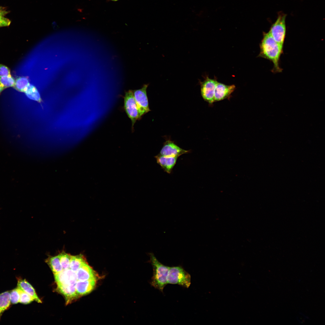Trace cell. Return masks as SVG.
Returning <instances> with one entry per match:
<instances>
[{
	"label": "cell",
	"mask_w": 325,
	"mask_h": 325,
	"mask_svg": "<svg viewBox=\"0 0 325 325\" xmlns=\"http://www.w3.org/2000/svg\"><path fill=\"white\" fill-rule=\"evenodd\" d=\"M259 46L260 52L258 57L268 59L273 63V73L281 72L282 69L280 66V61L283 46L276 42L268 32H263Z\"/></svg>",
	"instance_id": "cell-1"
},
{
	"label": "cell",
	"mask_w": 325,
	"mask_h": 325,
	"mask_svg": "<svg viewBox=\"0 0 325 325\" xmlns=\"http://www.w3.org/2000/svg\"><path fill=\"white\" fill-rule=\"evenodd\" d=\"M149 255L150 262L153 271L150 284L155 288L163 292L164 287L168 284L167 277L170 267L159 262L153 253H150Z\"/></svg>",
	"instance_id": "cell-2"
},
{
	"label": "cell",
	"mask_w": 325,
	"mask_h": 325,
	"mask_svg": "<svg viewBox=\"0 0 325 325\" xmlns=\"http://www.w3.org/2000/svg\"><path fill=\"white\" fill-rule=\"evenodd\" d=\"M168 284H178L188 288L191 284V276L181 266L170 267L167 277Z\"/></svg>",
	"instance_id": "cell-3"
},
{
	"label": "cell",
	"mask_w": 325,
	"mask_h": 325,
	"mask_svg": "<svg viewBox=\"0 0 325 325\" xmlns=\"http://www.w3.org/2000/svg\"><path fill=\"white\" fill-rule=\"evenodd\" d=\"M286 15L280 13L275 21L271 25L268 32L274 40L283 46L286 33Z\"/></svg>",
	"instance_id": "cell-4"
},
{
	"label": "cell",
	"mask_w": 325,
	"mask_h": 325,
	"mask_svg": "<svg viewBox=\"0 0 325 325\" xmlns=\"http://www.w3.org/2000/svg\"><path fill=\"white\" fill-rule=\"evenodd\" d=\"M124 99V109L131 121L132 131L134 130V126L136 122L141 118L134 97L132 90H129L126 91Z\"/></svg>",
	"instance_id": "cell-5"
},
{
	"label": "cell",
	"mask_w": 325,
	"mask_h": 325,
	"mask_svg": "<svg viewBox=\"0 0 325 325\" xmlns=\"http://www.w3.org/2000/svg\"><path fill=\"white\" fill-rule=\"evenodd\" d=\"M148 85V84H145L140 89L132 90L134 97L141 117L150 111L147 94V89Z\"/></svg>",
	"instance_id": "cell-6"
},
{
	"label": "cell",
	"mask_w": 325,
	"mask_h": 325,
	"mask_svg": "<svg viewBox=\"0 0 325 325\" xmlns=\"http://www.w3.org/2000/svg\"><path fill=\"white\" fill-rule=\"evenodd\" d=\"M218 82L216 79H211L207 76L203 81L200 82L202 96L205 101L210 104L215 102V91Z\"/></svg>",
	"instance_id": "cell-7"
},
{
	"label": "cell",
	"mask_w": 325,
	"mask_h": 325,
	"mask_svg": "<svg viewBox=\"0 0 325 325\" xmlns=\"http://www.w3.org/2000/svg\"><path fill=\"white\" fill-rule=\"evenodd\" d=\"M190 152V150L183 149L175 144L170 140H166L159 155L167 156H175L178 157L181 155Z\"/></svg>",
	"instance_id": "cell-8"
},
{
	"label": "cell",
	"mask_w": 325,
	"mask_h": 325,
	"mask_svg": "<svg viewBox=\"0 0 325 325\" xmlns=\"http://www.w3.org/2000/svg\"><path fill=\"white\" fill-rule=\"evenodd\" d=\"M77 280L57 286V289L64 296L66 304H68L78 297L76 294V285Z\"/></svg>",
	"instance_id": "cell-9"
},
{
	"label": "cell",
	"mask_w": 325,
	"mask_h": 325,
	"mask_svg": "<svg viewBox=\"0 0 325 325\" xmlns=\"http://www.w3.org/2000/svg\"><path fill=\"white\" fill-rule=\"evenodd\" d=\"M235 88L234 85H227L218 82L215 91V102L229 99Z\"/></svg>",
	"instance_id": "cell-10"
},
{
	"label": "cell",
	"mask_w": 325,
	"mask_h": 325,
	"mask_svg": "<svg viewBox=\"0 0 325 325\" xmlns=\"http://www.w3.org/2000/svg\"><path fill=\"white\" fill-rule=\"evenodd\" d=\"M77 280H97L98 276L87 262L84 263L76 272Z\"/></svg>",
	"instance_id": "cell-11"
},
{
	"label": "cell",
	"mask_w": 325,
	"mask_h": 325,
	"mask_svg": "<svg viewBox=\"0 0 325 325\" xmlns=\"http://www.w3.org/2000/svg\"><path fill=\"white\" fill-rule=\"evenodd\" d=\"M157 162L164 171L168 173L171 172L176 164L178 157L175 156H163L158 154L155 156Z\"/></svg>",
	"instance_id": "cell-12"
},
{
	"label": "cell",
	"mask_w": 325,
	"mask_h": 325,
	"mask_svg": "<svg viewBox=\"0 0 325 325\" xmlns=\"http://www.w3.org/2000/svg\"><path fill=\"white\" fill-rule=\"evenodd\" d=\"M55 282L57 286L68 283L74 280H77L76 272L70 268L63 270L59 273L54 274Z\"/></svg>",
	"instance_id": "cell-13"
},
{
	"label": "cell",
	"mask_w": 325,
	"mask_h": 325,
	"mask_svg": "<svg viewBox=\"0 0 325 325\" xmlns=\"http://www.w3.org/2000/svg\"><path fill=\"white\" fill-rule=\"evenodd\" d=\"M97 280H77L76 285V294L78 297L90 293L95 286Z\"/></svg>",
	"instance_id": "cell-14"
},
{
	"label": "cell",
	"mask_w": 325,
	"mask_h": 325,
	"mask_svg": "<svg viewBox=\"0 0 325 325\" xmlns=\"http://www.w3.org/2000/svg\"><path fill=\"white\" fill-rule=\"evenodd\" d=\"M17 286V287L32 297L34 300L38 303L42 302L38 297L34 288L25 279L20 278L18 279Z\"/></svg>",
	"instance_id": "cell-15"
},
{
	"label": "cell",
	"mask_w": 325,
	"mask_h": 325,
	"mask_svg": "<svg viewBox=\"0 0 325 325\" xmlns=\"http://www.w3.org/2000/svg\"><path fill=\"white\" fill-rule=\"evenodd\" d=\"M46 262L50 267L54 274L59 273L63 270L58 255L48 257L46 259Z\"/></svg>",
	"instance_id": "cell-16"
},
{
	"label": "cell",
	"mask_w": 325,
	"mask_h": 325,
	"mask_svg": "<svg viewBox=\"0 0 325 325\" xmlns=\"http://www.w3.org/2000/svg\"><path fill=\"white\" fill-rule=\"evenodd\" d=\"M86 262L85 258L82 254L71 255L69 268L76 272L80 266Z\"/></svg>",
	"instance_id": "cell-17"
},
{
	"label": "cell",
	"mask_w": 325,
	"mask_h": 325,
	"mask_svg": "<svg viewBox=\"0 0 325 325\" xmlns=\"http://www.w3.org/2000/svg\"><path fill=\"white\" fill-rule=\"evenodd\" d=\"M11 303L10 291L0 294V317L3 312L9 308Z\"/></svg>",
	"instance_id": "cell-18"
},
{
	"label": "cell",
	"mask_w": 325,
	"mask_h": 325,
	"mask_svg": "<svg viewBox=\"0 0 325 325\" xmlns=\"http://www.w3.org/2000/svg\"><path fill=\"white\" fill-rule=\"evenodd\" d=\"M29 84L27 78L25 77H19L15 80L14 87L19 91L24 92Z\"/></svg>",
	"instance_id": "cell-19"
},
{
	"label": "cell",
	"mask_w": 325,
	"mask_h": 325,
	"mask_svg": "<svg viewBox=\"0 0 325 325\" xmlns=\"http://www.w3.org/2000/svg\"><path fill=\"white\" fill-rule=\"evenodd\" d=\"M24 92L29 99L36 101H40L41 98L38 91L33 85L30 84L26 89Z\"/></svg>",
	"instance_id": "cell-20"
},
{
	"label": "cell",
	"mask_w": 325,
	"mask_h": 325,
	"mask_svg": "<svg viewBox=\"0 0 325 325\" xmlns=\"http://www.w3.org/2000/svg\"><path fill=\"white\" fill-rule=\"evenodd\" d=\"M58 255L63 269L66 270L69 268L71 255L63 251Z\"/></svg>",
	"instance_id": "cell-21"
},
{
	"label": "cell",
	"mask_w": 325,
	"mask_h": 325,
	"mask_svg": "<svg viewBox=\"0 0 325 325\" xmlns=\"http://www.w3.org/2000/svg\"><path fill=\"white\" fill-rule=\"evenodd\" d=\"M15 80L11 76H0V84L5 89L10 87H14Z\"/></svg>",
	"instance_id": "cell-22"
},
{
	"label": "cell",
	"mask_w": 325,
	"mask_h": 325,
	"mask_svg": "<svg viewBox=\"0 0 325 325\" xmlns=\"http://www.w3.org/2000/svg\"><path fill=\"white\" fill-rule=\"evenodd\" d=\"M17 287L19 289L20 294L19 302L24 304H27L30 303L34 300L33 298L30 295L20 288Z\"/></svg>",
	"instance_id": "cell-23"
},
{
	"label": "cell",
	"mask_w": 325,
	"mask_h": 325,
	"mask_svg": "<svg viewBox=\"0 0 325 325\" xmlns=\"http://www.w3.org/2000/svg\"><path fill=\"white\" fill-rule=\"evenodd\" d=\"M10 300L12 304H17L19 302L20 294L18 288L17 287L10 292Z\"/></svg>",
	"instance_id": "cell-24"
},
{
	"label": "cell",
	"mask_w": 325,
	"mask_h": 325,
	"mask_svg": "<svg viewBox=\"0 0 325 325\" xmlns=\"http://www.w3.org/2000/svg\"><path fill=\"white\" fill-rule=\"evenodd\" d=\"M6 12L5 11H0V23L3 24L4 26H9L11 22L9 19L4 16Z\"/></svg>",
	"instance_id": "cell-25"
},
{
	"label": "cell",
	"mask_w": 325,
	"mask_h": 325,
	"mask_svg": "<svg viewBox=\"0 0 325 325\" xmlns=\"http://www.w3.org/2000/svg\"><path fill=\"white\" fill-rule=\"evenodd\" d=\"M11 75L9 69L6 66L0 64V76Z\"/></svg>",
	"instance_id": "cell-26"
},
{
	"label": "cell",
	"mask_w": 325,
	"mask_h": 325,
	"mask_svg": "<svg viewBox=\"0 0 325 325\" xmlns=\"http://www.w3.org/2000/svg\"><path fill=\"white\" fill-rule=\"evenodd\" d=\"M4 89V88L0 84V94Z\"/></svg>",
	"instance_id": "cell-27"
},
{
	"label": "cell",
	"mask_w": 325,
	"mask_h": 325,
	"mask_svg": "<svg viewBox=\"0 0 325 325\" xmlns=\"http://www.w3.org/2000/svg\"><path fill=\"white\" fill-rule=\"evenodd\" d=\"M2 26H4L2 24H1V23H0V27H2Z\"/></svg>",
	"instance_id": "cell-28"
},
{
	"label": "cell",
	"mask_w": 325,
	"mask_h": 325,
	"mask_svg": "<svg viewBox=\"0 0 325 325\" xmlns=\"http://www.w3.org/2000/svg\"><path fill=\"white\" fill-rule=\"evenodd\" d=\"M110 0L112 1H118V0Z\"/></svg>",
	"instance_id": "cell-29"
}]
</instances>
